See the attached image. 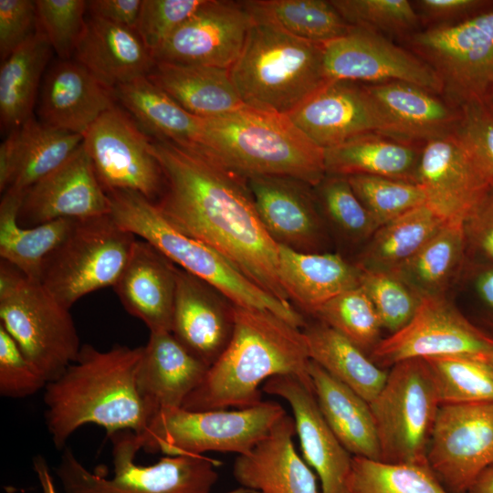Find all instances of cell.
Masks as SVG:
<instances>
[{
	"instance_id": "1",
	"label": "cell",
	"mask_w": 493,
	"mask_h": 493,
	"mask_svg": "<svg viewBox=\"0 0 493 493\" xmlns=\"http://www.w3.org/2000/svg\"><path fill=\"white\" fill-rule=\"evenodd\" d=\"M151 151L164 177L154 203L163 217L264 291L290 303L278 277V246L259 218L247 179L166 140L151 138Z\"/></svg>"
},
{
	"instance_id": "2",
	"label": "cell",
	"mask_w": 493,
	"mask_h": 493,
	"mask_svg": "<svg viewBox=\"0 0 493 493\" xmlns=\"http://www.w3.org/2000/svg\"><path fill=\"white\" fill-rule=\"evenodd\" d=\"M143 346L115 344L100 351L81 346L71 364L44 389L45 424L58 449L79 427L93 424L107 435L122 430L142 433L152 416L136 385Z\"/></svg>"
},
{
	"instance_id": "3",
	"label": "cell",
	"mask_w": 493,
	"mask_h": 493,
	"mask_svg": "<svg viewBox=\"0 0 493 493\" xmlns=\"http://www.w3.org/2000/svg\"><path fill=\"white\" fill-rule=\"evenodd\" d=\"M310 358L301 329L269 310L235 305L232 338L182 407L208 411L247 408L262 402L263 382L295 375L314 393Z\"/></svg>"
},
{
	"instance_id": "4",
	"label": "cell",
	"mask_w": 493,
	"mask_h": 493,
	"mask_svg": "<svg viewBox=\"0 0 493 493\" xmlns=\"http://www.w3.org/2000/svg\"><path fill=\"white\" fill-rule=\"evenodd\" d=\"M190 149L246 179L289 176L315 186L326 176L324 149L288 116L246 106L221 117L202 119L199 142Z\"/></svg>"
},
{
	"instance_id": "5",
	"label": "cell",
	"mask_w": 493,
	"mask_h": 493,
	"mask_svg": "<svg viewBox=\"0 0 493 493\" xmlns=\"http://www.w3.org/2000/svg\"><path fill=\"white\" fill-rule=\"evenodd\" d=\"M323 44L252 19L243 49L229 68L244 104L288 116L330 81Z\"/></svg>"
},
{
	"instance_id": "6",
	"label": "cell",
	"mask_w": 493,
	"mask_h": 493,
	"mask_svg": "<svg viewBox=\"0 0 493 493\" xmlns=\"http://www.w3.org/2000/svg\"><path fill=\"white\" fill-rule=\"evenodd\" d=\"M118 225L152 245L178 267L205 280L235 305L269 310L302 329L307 321L291 303L264 291L207 245L174 228L154 203L124 190L107 193Z\"/></svg>"
},
{
	"instance_id": "7",
	"label": "cell",
	"mask_w": 493,
	"mask_h": 493,
	"mask_svg": "<svg viewBox=\"0 0 493 493\" xmlns=\"http://www.w3.org/2000/svg\"><path fill=\"white\" fill-rule=\"evenodd\" d=\"M113 477L87 469L72 450L62 449L56 474L65 493H210L222 463L202 456H164L149 466L135 462L142 449L135 432L122 430L110 435Z\"/></svg>"
},
{
	"instance_id": "8",
	"label": "cell",
	"mask_w": 493,
	"mask_h": 493,
	"mask_svg": "<svg viewBox=\"0 0 493 493\" xmlns=\"http://www.w3.org/2000/svg\"><path fill=\"white\" fill-rule=\"evenodd\" d=\"M69 309L39 280L0 260V325L47 383L76 361L82 346Z\"/></svg>"
},
{
	"instance_id": "9",
	"label": "cell",
	"mask_w": 493,
	"mask_h": 493,
	"mask_svg": "<svg viewBox=\"0 0 493 493\" xmlns=\"http://www.w3.org/2000/svg\"><path fill=\"white\" fill-rule=\"evenodd\" d=\"M286 411L276 402L236 410L191 411L164 408L136 434L142 449L164 456H202L205 452H250Z\"/></svg>"
},
{
	"instance_id": "10",
	"label": "cell",
	"mask_w": 493,
	"mask_h": 493,
	"mask_svg": "<svg viewBox=\"0 0 493 493\" xmlns=\"http://www.w3.org/2000/svg\"><path fill=\"white\" fill-rule=\"evenodd\" d=\"M442 84L441 97L456 108L493 97V8L452 25L405 37Z\"/></svg>"
},
{
	"instance_id": "11",
	"label": "cell",
	"mask_w": 493,
	"mask_h": 493,
	"mask_svg": "<svg viewBox=\"0 0 493 493\" xmlns=\"http://www.w3.org/2000/svg\"><path fill=\"white\" fill-rule=\"evenodd\" d=\"M137 237L110 215L77 220L47 257L39 281L63 306L95 290L113 287Z\"/></svg>"
},
{
	"instance_id": "12",
	"label": "cell",
	"mask_w": 493,
	"mask_h": 493,
	"mask_svg": "<svg viewBox=\"0 0 493 493\" xmlns=\"http://www.w3.org/2000/svg\"><path fill=\"white\" fill-rule=\"evenodd\" d=\"M369 404L381 461L427 463L441 403L426 361L411 359L393 364L383 388Z\"/></svg>"
},
{
	"instance_id": "13",
	"label": "cell",
	"mask_w": 493,
	"mask_h": 493,
	"mask_svg": "<svg viewBox=\"0 0 493 493\" xmlns=\"http://www.w3.org/2000/svg\"><path fill=\"white\" fill-rule=\"evenodd\" d=\"M115 105L90 126L83 144L106 193L131 191L155 203L164 187L163 170L151 137Z\"/></svg>"
},
{
	"instance_id": "14",
	"label": "cell",
	"mask_w": 493,
	"mask_h": 493,
	"mask_svg": "<svg viewBox=\"0 0 493 493\" xmlns=\"http://www.w3.org/2000/svg\"><path fill=\"white\" fill-rule=\"evenodd\" d=\"M427 463L451 493H467L493 466V402L442 404Z\"/></svg>"
},
{
	"instance_id": "15",
	"label": "cell",
	"mask_w": 493,
	"mask_h": 493,
	"mask_svg": "<svg viewBox=\"0 0 493 493\" xmlns=\"http://www.w3.org/2000/svg\"><path fill=\"white\" fill-rule=\"evenodd\" d=\"M493 338L474 326L445 295L422 297L411 320L380 341L370 358L381 368L411 359L471 354L486 357Z\"/></svg>"
},
{
	"instance_id": "16",
	"label": "cell",
	"mask_w": 493,
	"mask_h": 493,
	"mask_svg": "<svg viewBox=\"0 0 493 493\" xmlns=\"http://www.w3.org/2000/svg\"><path fill=\"white\" fill-rule=\"evenodd\" d=\"M323 47L329 80L362 84L400 81L442 94L441 81L434 70L410 49L383 34L351 26L344 36Z\"/></svg>"
},
{
	"instance_id": "17",
	"label": "cell",
	"mask_w": 493,
	"mask_h": 493,
	"mask_svg": "<svg viewBox=\"0 0 493 493\" xmlns=\"http://www.w3.org/2000/svg\"><path fill=\"white\" fill-rule=\"evenodd\" d=\"M322 149L380 133L396 138L393 126L364 84L330 80L288 115Z\"/></svg>"
},
{
	"instance_id": "18",
	"label": "cell",
	"mask_w": 493,
	"mask_h": 493,
	"mask_svg": "<svg viewBox=\"0 0 493 493\" xmlns=\"http://www.w3.org/2000/svg\"><path fill=\"white\" fill-rule=\"evenodd\" d=\"M415 183L426 205L446 222L461 223L493 187L454 131L424 142Z\"/></svg>"
},
{
	"instance_id": "19",
	"label": "cell",
	"mask_w": 493,
	"mask_h": 493,
	"mask_svg": "<svg viewBox=\"0 0 493 493\" xmlns=\"http://www.w3.org/2000/svg\"><path fill=\"white\" fill-rule=\"evenodd\" d=\"M251 24L243 1L206 0L155 53V62L229 69L243 49Z\"/></svg>"
},
{
	"instance_id": "20",
	"label": "cell",
	"mask_w": 493,
	"mask_h": 493,
	"mask_svg": "<svg viewBox=\"0 0 493 493\" xmlns=\"http://www.w3.org/2000/svg\"><path fill=\"white\" fill-rule=\"evenodd\" d=\"M247 184L259 218L278 246L300 253L326 252V224L312 185L278 175L252 176Z\"/></svg>"
},
{
	"instance_id": "21",
	"label": "cell",
	"mask_w": 493,
	"mask_h": 493,
	"mask_svg": "<svg viewBox=\"0 0 493 493\" xmlns=\"http://www.w3.org/2000/svg\"><path fill=\"white\" fill-rule=\"evenodd\" d=\"M83 142L59 167L25 191L18 224L30 227L58 219L84 220L110 214Z\"/></svg>"
},
{
	"instance_id": "22",
	"label": "cell",
	"mask_w": 493,
	"mask_h": 493,
	"mask_svg": "<svg viewBox=\"0 0 493 493\" xmlns=\"http://www.w3.org/2000/svg\"><path fill=\"white\" fill-rule=\"evenodd\" d=\"M262 390L290 405L304 459L318 476L321 493H351L353 456L326 423L314 393L290 374L271 377Z\"/></svg>"
},
{
	"instance_id": "23",
	"label": "cell",
	"mask_w": 493,
	"mask_h": 493,
	"mask_svg": "<svg viewBox=\"0 0 493 493\" xmlns=\"http://www.w3.org/2000/svg\"><path fill=\"white\" fill-rule=\"evenodd\" d=\"M235 304L205 280L178 267L171 332L208 367L227 347Z\"/></svg>"
},
{
	"instance_id": "24",
	"label": "cell",
	"mask_w": 493,
	"mask_h": 493,
	"mask_svg": "<svg viewBox=\"0 0 493 493\" xmlns=\"http://www.w3.org/2000/svg\"><path fill=\"white\" fill-rule=\"evenodd\" d=\"M40 91V121L83 136L106 110L116 105L114 89L76 60L54 64L45 74Z\"/></svg>"
},
{
	"instance_id": "25",
	"label": "cell",
	"mask_w": 493,
	"mask_h": 493,
	"mask_svg": "<svg viewBox=\"0 0 493 493\" xmlns=\"http://www.w3.org/2000/svg\"><path fill=\"white\" fill-rule=\"evenodd\" d=\"M293 417L286 414L250 452L238 455L233 475L256 493H321L311 467L296 452Z\"/></svg>"
},
{
	"instance_id": "26",
	"label": "cell",
	"mask_w": 493,
	"mask_h": 493,
	"mask_svg": "<svg viewBox=\"0 0 493 493\" xmlns=\"http://www.w3.org/2000/svg\"><path fill=\"white\" fill-rule=\"evenodd\" d=\"M178 267L147 241L136 239L113 288L128 313L152 331H171Z\"/></svg>"
},
{
	"instance_id": "27",
	"label": "cell",
	"mask_w": 493,
	"mask_h": 493,
	"mask_svg": "<svg viewBox=\"0 0 493 493\" xmlns=\"http://www.w3.org/2000/svg\"><path fill=\"white\" fill-rule=\"evenodd\" d=\"M208 369L171 331L150 332L136 371V385L152 418L162 409L182 407Z\"/></svg>"
},
{
	"instance_id": "28",
	"label": "cell",
	"mask_w": 493,
	"mask_h": 493,
	"mask_svg": "<svg viewBox=\"0 0 493 493\" xmlns=\"http://www.w3.org/2000/svg\"><path fill=\"white\" fill-rule=\"evenodd\" d=\"M74 57L112 89L148 76L155 65L152 54L136 29L90 16Z\"/></svg>"
},
{
	"instance_id": "29",
	"label": "cell",
	"mask_w": 493,
	"mask_h": 493,
	"mask_svg": "<svg viewBox=\"0 0 493 493\" xmlns=\"http://www.w3.org/2000/svg\"><path fill=\"white\" fill-rule=\"evenodd\" d=\"M361 268L341 255L300 253L278 246V277L297 309L314 316L326 302L360 286Z\"/></svg>"
},
{
	"instance_id": "30",
	"label": "cell",
	"mask_w": 493,
	"mask_h": 493,
	"mask_svg": "<svg viewBox=\"0 0 493 493\" xmlns=\"http://www.w3.org/2000/svg\"><path fill=\"white\" fill-rule=\"evenodd\" d=\"M364 85L400 140L424 143L453 132L459 121L458 108L421 87L400 81Z\"/></svg>"
},
{
	"instance_id": "31",
	"label": "cell",
	"mask_w": 493,
	"mask_h": 493,
	"mask_svg": "<svg viewBox=\"0 0 493 493\" xmlns=\"http://www.w3.org/2000/svg\"><path fill=\"white\" fill-rule=\"evenodd\" d=\"M148 78L184 110L201 119L221 117L246 106L227 68L155 62Z\"/></svg>"
},
{
	"instance_id": "32",
	"label": "cell",
	"mask_w": 493,
	"mask_h": 493,
	"mask_svg": "<svg viewBox=\"0 0 493 493\" xmlns=\"http://www.w3.org/2000/svg\"><path fill=\"white\" fill-rule=\"evenodd\" d=\"M309 375L320 411L344 448L352 456L381 460L369 403L311 360Z\"/></svg>"
},
{
	"instance_id": "33",
	"label": "cell",
	"mask_w": 493,
	"mask_h": 493,
	"mask_svg": "<svg viewBox=\"0 0 493 493\" xmlns=\"http://www.w3.org/2000/svg\"><path fill=\"white\" fill-rule=\"evenodd\" d=\"M422 146L380 133L364 134L324 149L326 175H372L416 184Z\"/></svg>"
},
{
	"instance_id": "34",
	"label": "cell",
	"mask_w": 493,
	"mask_h": 493,
	"mask_svg": "<svg viewBox=\"0 0 493 493\" xmlns=\"http://www.w3.org/2000/svg\"><path fill=\"white\" fill-rule=\"evenodd\" d=\"M25 191L8 188L0 203V257L27 277L39 280L47 257L67 237L77 220L58 219L35 226L18 224Z\"/></svg>"
},
{
	"instance_id": "35",
	"label": "cell",
	"mask_w": 493,
	"mask_h": 493,
	"mask_svg": "<svg viewBox=\"0 0 493 493\" xmlns=\"http://www.w3.org/2000/svg\"><path fill=\"white\" fill-rule=\"evenodd\" d=\"M116 100L152 137L186 148H194L201 136L202 119L176 103L148 76L114 89Z\"/></svg>"
},
{
	"instance_id": "36",
	"label": "cell",
	"mask_w": 493,
	"mask_h": 493,
	"mask_svg": "<svg viewBox=\"0 0 493 493\" xmlns=\"http://www.w3.org/2000/svg\"><path fill=\"white\" fill-rule=\"evenodd\" d=\"M309 358L367 403L383 388L388 372L332 328L318 320L302 329Z\"/></svg>"
},
{
	"instance_id": "37",
	"label": "cell",
	"mask_w": 493,
	"mask_h": 493,
	"mask_svg": "<svg viewBox=\"0 0 493 493\" xmlns=\"http://www.w3.org/2000/svg\"><path fill=\"white\" fill-rule=\"evenodd\" d=\"M52 47L37 27L36 33L18 47L0 68L1 128L10 131L33 116L40 79Z\"/></svg>"
},
{
	"instance_id": "38",
	"label": "cell",
	"mask_w": 493,
	"mask_h": 493,
	"mask_svg": "<svg viewBox=\"0 0 493 493\" xmlns=\"http://www.w3.org/2000/svg\"><path fill=\"white\" fill-rule=\"evenodd\" d=\"M446 223L425 204L381 226L355 263L361 269L394 273Z\"/></svg>"
},
{
	"instance_id": "39",
	"label": "cell",
	"mask_w": 493,
	"mask_h": 493,
	"mask_svg": "<svg viewBox=\"0 0 493 493\" xmlns=\"http://www.w3.org/2000/svg\"><path fill=\"white\" fill-rule=\"evenodd\" d=\"M467 257L464 223L446 222L394 275L419 296L445 295Z\"/></svg>"
},
{
	"instance_id": "40",
	"label": "cell",
	"mask_w": 493,
	"mask_h": 493,
	"mask_svg": "<svg viewBox=\"0 0 493 493\" xmlns=\"http://www.w3.org/2000/svg\"><path fill=\"white\" fill-rule=\"evenodd\" d=\"M243 4L253 20L311 42H329L351 27L330 0H246Z\"/></svg>"
},
{
	"instance_id": "41",
	"label": "cell",
	"mask_w": 493,
	"mask_h": 493,
	"mask_svg": "<svg viewBox=\"0 0 493 493\" xmlns=\"http://www.w3.org/2000/svg\"><path fill=\"white\" fill-rule=\"evenodd\" d=\"M83 142V135L48 126L30 117L20 127L19 156L9 188L26 191L64 163Z\"/></svg>"
},
{
	"instance_id": "42",
	"label": "cell",
	"mask_w": 493,
	"mask_h": 493,
	"mask_svg": "<svg viewBox=\"0 0 493 493\" xmlns=\"http://www.w3.org/2000/svg\"><path fill=\"white\" fill-rule=\"evenodd\" d=\"M425 360L441 405L493 402V367L486 357L456 354Z\"/></svg>"
},
{
	"instance_id": "43",
	"label": "cell",
	"mask_w": 493,
	"mask_h": 493,
	"mask_svg": "<svg viewBox=\"0 0 493 493\" xmlns=\"http://www.w3.org/2000/svg\"><path fill=\"white\" fill-rule=\"evenodd\" d=\"M351 493H451L428 463H389L353 456Z\"/></svg>"
},
{
	"instance_id": "44",
	"label": "cell",
	"mask_w": 493,
	"mask_h": 493,
	"mask_svg": "<svg viewBox=\"0 0 493 493\" xmlns=\"http://www.w3.org/2000/svg\"><path fill=\"white\" fill-rule=\"evenodd\" d=\"M370 355L380 342L383 326L370 298L361 286L346 290L322 305L314 316Z\"/></svg>"
},
{
	"instance_id": "45",
	"label": "cell",
	"mask_w": 493,
	"mask_h": 493,
	"mask_svg": "<svg viewBox=\"0 0 493 493\" xmlns=\"http://www.w3.org/2000/svg\"><path fill=\"white\" fill-rule=\"evenodd\" d=\"M313 189L325 223L329 222L346 240H369L379 228L347 177L326 175Z\"/></svg>"
},
{
	"instance_id": "46",
	"label": "cell",
	"mask_w": 493,
	"mask_h": 493,
	"mask_svg": "<svg viewBox=\"0 0 493 493\" xmlns=\"http://www.w3.org/2000/svg\"><path fill=\"white\" fill-rule=\"evenodd\" d=\"M347 179L379 227L426 204L423 189L414 183L372 175H353Z\"/></svg>"
},
{
	"instance_id": "47",
	"label": "cell",
	"mask_w": 493,
	"mask_h": 493,
	"mask_svg": "<svg viewBox=\"0 0 493 493\" xmlns=\"http://www.w3.org/2000/svg\"><path fill=\"white\" fill-rule=\"evenodd\" d=\"M351 26L405 37L419 30L417 12L408 0H330Z\"/></svg>"
},
{
	"instance_id": "48",
	"label": "cell",
	"mask_w": 493,
	"mask_h": 493,
	"mask_svg": "<svg viewBox=\"0 0 493 493\" xmlns=\"http://www.w3.org/2000/svg\"><path fill=\"white\" fill-rule=\"evenodd\" d=\"M361 270L360 286L372 302L383 329L392 334L404 328L414 317L422 297L393 273Z\"/></svg>"
},
{
	"instance_id": "49",
	"label": "cell",
	"mask_w": 493,
	"mask_h": 493,
	"mask_svg": "<svg viewBox=\"0 0 493 493\" xmlns=\"http://www.w3.org/2000/svg\"><path fill=\"white\" fill-rule=\"evenodd\" d=\"M39 28L61 60L75 55L86 26L84 0H37Z\"/></svg>"
},
{
	"instance_id": "50",
	"label": "cell",
	"mask_w": 493,
	"mask_h": 493,
	"mask_svg": "<svg viewBox=\"0 0 493 493\" xmlns=\"http://www.w3.org/2000/svg\"><path fill=\"white\" fill-rule=\"evenodd\" d=\"M206 0H142L136 30L153 58Z\"/></svg>"
},
{
	"instance_id": "51",
	"label": "cell",
	"mask_w": 493,
	"mask_h": 493,
	"mask_svg": "<svg viewBox=\"0 0 493 493\" xmlns=\"http://www.w3.org/2000/svg\"><path fill=\"white\" fill-rule=\"evenodd\" d=\"M454 133L493 183V105L473 101L459 108Z\"/></svg>"
},
{
	"instance_id": "52",
	"label": "cell",
	"mask_w": 493,
	"mask_h": 493,
	"mask_svg": "<svg viewBox=\"0 0 493 493\" xmlns=\"http://www.w3.org/2000/svg\"><path fill=\"white\" fill-rule=\"evenodd\" d=\"M47 381L0 325V395L25 398L45 389Z\"/></svg>"
},
{
	"instance_id": "53",
	"label": "cell",
	"mask_w": 493,
	"mask_h": 493,
	"mask_svg": "<svg viewBox=\"0 0 493 493\" xmlns=\"http://www.w3.org/2000/svg\"><path fill=\"white\" fill-rule=\"evenodd\" d=\"M36 2L0 0V57L7 58L37 30Z\"/></svg>"
},
{
	"instance_id": "54",
	"label": "cell",
	"mask_w": 493,
	"mask_h": 493,
	"mask_svg": "<svg viewBox=\"0 0 493 493\" xmlns=\"http://www.w3.org/2000/svg\"><path fill=\"white\" fill-rule=\"evenodd\" d=\"M467 254L493 264V187L464 222Z\"/></svg>"
},
{
	"instance_id": "55",
	"label": "cell",
	"mask_w": 493,
	"mask_h": 493,
	"mask_svg": "<svg viewBox=\"0 0 493 493\" xmlns=\"http://www.w3.org/2000/svg\"><path fill=\"white\" fill-rule=\"evenodd\" d=\"M420 22L426 27L452 25L493 8L488 0H418L412 1Z\"/></svg>"
},
{
	"instance_id": "56",
	"label": "cell",
	"mask_w": 493,
	"mask_h": 493,
	"mask_svg": "<svg viewBox=\"0 0 493 493\" xmlns=\"http://www.w3.org/2000/svg\"><path fill=\"white\" fill-rule=\"evenodd\" d=\"M142 0H92L87 7L90 16L136 29Z\"/></svg>"
},
{
	"instance_id": "57",
	"label": "cell",
	"mask_w": 493,
	"mask_h": 493,
	"mask_svg": "<svg viewBox=\"0 0 493 493\" xmlns=\"http://www.w3.org/2000/svg\"><path fill=\"white\" fill-rule=\"evenodd\" d=\"M20 127L8 132L0 145V191L3 194L12 184L19 156Z\"/></svg>"
},
{
	"instance_id": "58",
	"label": "cell",
	"mask_w": 493,
	"mask_h": 493,
	"mask_svg": "<svg viewBox=\"0 0 493 493\" xmlns=\"http://www.w3.org/2000/svg\"><path fill=\"white\" fill-rule=\"evenodd\" d=\"M469 267L476 299L493 314V264L473 261Z\"/></svg>"
},
{
	"instance_id": "59",
	"label": "cell",
	"mask_w": 493,
	"mask_h": 493,
	"mask_svg": "<svg viewBox=\"0 0 493 493\" xmlns=\"http://www.w3.org/2000/svg\"><path fill=\"white\" fill-rule=\"evenodd\" d=\"M33 469L39 481L42 493H58L47 459L42 455L33 458Z\"/></svg>"
},
{
	"instance_id": "60",
	"label": "cell",
	"mask_w": 493,
	"mask_h": 493,
	"mask_svg": "<svg viewBox=\"0 0 493 493\" xmlns=\"http://www.w3.org/2000/svg\"><path fill=\"white\" fill-rule=\"evenodd\" d=\"M467 493H493V466L481 473Z\"/></svg>"
},
{
	"instance_id": "61",
	"label": "cell",
	"mask_w": 493,
	"mask_h": 493,
	"mask_svg": "<svg viewBox=\"0 0 493 493\" xmlns=\"http://www.w3.org/2000/svg\"><path fill=\"white\" fill-rule=\"evenodd\" d=\"M225 493H256V492L251 490V489H247V488H245L241 487L240 488L231 490V491H227V492H225Z\"/></svg>"
},
{
	"instance_id": "62",
	"label": "cell",
	"mask_w": 493,
	"mask_h": 493,
	"mask_svg": "<svg viewBox=\"0 0 493 493\" xmlns=\"http://www.w3.org/2000/svg\"><path fill=\"white\" fill-rule=\"evenodd\" d=\"M488 362L492 365L493 367V349L490 351V352L486 356Z\"/></svg>"
},
{
	"instance_id": "63",
	"label": "cell",
	"mask_w": 493,
	"mask_h": 493,
	"mask_svg": "<svg viewBox=\"0 0 493 493\" xmlns=\"http://www.w3.org/2000/svg\"><path fill=\"white\" fill-rule=\"evenodd\" d=\"M490 102L493 105V97L491 98Z\"/></svg>"
}]
</instances>
